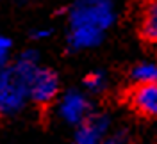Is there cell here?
<instances>
[{"label":"cell","instance_id":"obj_5","mask_svg":"<svg viewBox=\"0 0 157 144\" xmlns=\"http://www.w3.org/2000/svg\"><path fill=\"white\" fill-rule=\"evenodd\" d=\"M109 130L107 116H88L75 132V144H102Z\"/></svg>","mask_w":157,"mask_h":144},{"label":"cell","instance_id":"obj_12","mask_svg":"<svg viewBox=\"0 0 157 144\" xmlns=\"http://www.w3.org/2000/svg\"><path fill=\"white\" fill-rule=\"evenodd\" d=\"M123 142H125V134L123 132L116 134L114 137H111V139H104L102 141V144H123Z\"/></svg>","mask_w":157,"mask_h":144},{"label":"cell","instance_id":"obj_13","mask_svg":"<svg viewBox=\"0 0 157 144\" xmlns=\"http://www.w3.org/2000/svg\"><path fill=\"white\" fill-rule=\"evenodd\" d=\"M50 36V29H38L32 32V38L34 39H45Z\"/></svg>","mask_w":157,"mask_h":144},{"label":"cell","instance_id":"obj_2","mask_svg":"<svg viewBox=\"0 0 157 144\" xmlns=\"http://www.w3.org/2000/svg\"><path fill=\"white\" fill-rule=\"evenodd\" d=\"M70 27L105 30L114 23L116 9L113 0H77L70 9Z\"/></svg>","mask_w":157,"mask_h":144},{"label":"cell","instance_id":"obj_6","mask_svg":"<svg viewBox=\"0 0 157 144\" xmlns=\"http://www.w3.org/2000/svg\"><path fill=\"white\" fill-rule=\"evenodd\" d=\"M130 103L139 114L157 117V84H137L130 93Z\"/></svg>","mask_w":157,"mask_h":144},{"label":"cell","instance_id":"obj_9","mask_svg":"<svg viewBox=\"0 0 157 144\" xmlns=\"http://www.w3.org/2000/svg\"><path fill=\"white\" fill-rule=\"evenodd\" d=\"M130 77L136 84H157V62H139Z\"/></svg>","mask_w":157,"mask_h":144},{"label":"cell","instance_id":"obj_10","mask_svg":"<svg viewBox=\"0 0 157 144\" xmlns=\"http://www.w3.org/2000/svg\"><path fill=\"white\" fill-rule=\"evenodd\" d=\"M84 86L89 93H102L107 87V77L104 71H93L84 78Z\"/></svg>","mask_w":157,"mask_h":144},{"label":"cell","instance_id":"obj_11","mask_svg":"<svg viewBox=\"0 0 157 144\" xmlns=\"http://www.w3.org/2000/svg\"><path fill=\"white\" fill-rule=\"evenodd\" d=\"M11 46H13L11 39L7 38V36H2V34H0V68L6 66V62H7V59H9Z\"/></svg>","mask_w":157,"mask_h":144},{"label":"cell","instance_id":"obj_7","mask_svg":"<svg viewBox=\"0 0 157 144\" xmlns=\"http://www.w3.org/2000/svg\"><path fill=\"white\" fill-rule=\"evenodd\" d=\"M104 32L89 27H70L68 45L71 50H88L95 48L102 43Z\"/></svg>","mask_w":157,"mask_h":144},{"label":"cell","instance_id":"obj_8","mask_svg":"<svg viewBox=\"0 0 157 144\" xmlns=\"http://www.w3.org/2000/svg\"><path fill=\"white\" fill-rule=\"evenodd\" d=\"M139 32L147 41L157 43V0H148L143 6L141 20H139Z\"/></svg>","mask_w":157,"mask_h":144},{"label":"cell","instance_id":"obj_1","mask_svg":"<svg viewBox=\"0 0 157 144\" xmlns=\"http://www.w3.org/2000/svg\"><path fill=\"white\" fill-rule=\"evenodd\" d=\"M39 68L36 50L20 54L13 66L0 68V116H14L29 100V80Z\"/></svg>","mask_w":157,"mask_h":144},{"label":"cell","instance_id":"obj_3","mask_svg":"<svg viewBox=\"0 0 157 144\" xmlns=\"http://www.w3.org/2000/svg\"><path fill=\"white\" fill-rule=\"evenodd\" d=\"M59 91V78L48 68H38L29 80V100L38 105H48Z\"/></svg>","mask_w":157,"mask_h":144},{"label":"cell","instance_id":"obj_4","mask_svg":"<svg viewBox=\"0 0 157 144\" xmlns=\"http://www.w3.org/2000/svg\"><path fill=\"white\" fill-rule=\"evenodd\" d=\"M59 116L68 125H80L89 116L91 103L88 96L80 91H68L59 102Z\"/></svg>","mask_w":157,"mask_h":144}]
</instances>
